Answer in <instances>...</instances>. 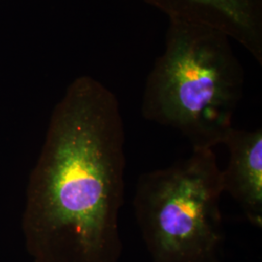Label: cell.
<instances>
[{"label":"cell","mask_w":262,"mask_h":262,"mask_svg":"<svg viewBox=\"0 0 262 262\" xmlns=\"http://www.w3.org/2000/svg\"><path fill=\"white\" fill-rule=\"evenodd\" d=\"M169 19L216 28L262 66V0H142Z\"/></svg>","instance_id":"4"},{"label":"cell","mask_w":262,"mask_h":262,"mask_svg":"<svg viewBox=\"0 0 262 262\" xmlns=\"http://www.w3.org/2000/svg\"><path fill=\"white\" fill-rule=\"evenodd\" d=\"M125 131L120 102L90 76L56 105L23 215L34 262H120Z\"/></svg>","instance_id":"1"},{"label":"cell","mask_w":262,"mask_h":262,"mask_svg":"<svg viewBox=\"0 0 262 262\" xmlns=\"http://www.w3.org/2000/svg\"><path fill=\"white\" fill-rule=\"evenodd\" d=\"M229 160L222 171L224 192L239 204L247 221L262 227V129L242 130L232 127L223 141Z\"/></svg>","instance_id":"5"},{"label":"cell","mask_w":262,"mask_h":262,"mask_svg":"<svg viewBox=\"0 0 262 262\" xmlns=\"http://www.w3.org/2000/svg\"><path fill=\"white\" fill-rule=\"evenodd\" d=\"M222 170L212 149L141 174L132 200L152 262H223Z\"/></svg>","instance_id":"3"},{"label":"cell","mask_w":262,"mask_h":262,"mask_svg":"<svg viewBox=\"0 0 262 262\" xmlns=\"http://www.w3.org/2000/svg\"><path fill=\"white\" fill-rule=\"evenodd\" d=\"M231 38L206 25L169 19L165 48L147 78L141 112L179 131L192 150L223 144L243 95Z\"/></svg>","instance_id":"2"}]
</instances>
